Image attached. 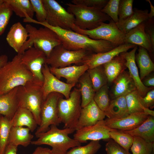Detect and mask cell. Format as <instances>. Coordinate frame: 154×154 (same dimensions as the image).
I'll return each instance as SVG.
<instances>
[{
	"instance_id": "cell-45",
	"label": "cell",
	"mask_w": 154,
	"mask_h": 154,
	"mask_svg": "<svg viewBox=\"0 0 154 154\" xmlns=\"http://www.w3.org/2000/svg\"><path fill=\"white\" fill-rule=\"evenodd\" d=\"M108 1L107 0H72L71 2L72 3L75 4L102 9L106 5Z\"/></svg>"
},
{
	"instance_id": "cell-2",
	"label": "cell",
	"mask_w": 154,
	"mask_h": 154,
	"mask_svg": "<svg viewBox=\"0 0 154 154\" xmlns=\"http://www.w3.org/2000/svg\"><path fill=\"white\" fill-rule=\"evenodd\" d=\"M21 54H17L0 70V96L34 80L23 63Z\"/></svg>"
},
{
	"instance_id": "cell-20",
	"label": "cell",
	"mask_w": 154,
	"mask_h": 154,
	"mask_svg": "<svg viewBox=\"0 0 154 154\" xmlns=\"http://www.w3.org/2000/svg\"><path fill=\"white\" fill-rule=\"evenodd\" d=\"M143 22L125 34L124 43L138 45L152 52L154 48L145 32Z\"/></svg>"
},
{
	"instance_id": "cell-46",
	"label": "cell",
	"mask_w": 154,
	"mask_h": 154,
	"mask_svg": "<svg viewBox=\"0 0 154 154\" xmlns=\"http://www.w3.org/2000/svg\"><path fill=\"white\" fill-rule=\"evenodd\" d=\"M142 105L144 107L151 110L154 107V90L149 91L143 97H140Z\"/></svg>"
},
{
	"instance_id": "cell-8",
	"label": "cell",
	"mask_w": 154,
	"mask_h": 154,
	"mask_svg": "<svg viewBox=\"0 0 154 154\" xmlns=\"http://www.w3.org/2000/svg\"><path fill=\"white\" fill-rule=\"evenodd\" d=\"M71 29L94 40L109 41L115 47L124 43L125 34L118 29L116 23L112 19L108 23H102L99 26L91 30H82L74 25Z\"/></svg>"
},
{
	"instance_id": "cell-3",
	"label": "cell",
	"mask_w": 154,
	"mask_h": 154,
	"mask_svg": "<svg viewBox=\"0 0 154 154\" xmlns=\"http://www.w3.org/2000/svg\"><path fill=\"white\" fill-rule=\"evenodd\" d=\"M75 131L70 128L60 129L56 125H51L47 131L36 136L38 139L32 141L31 144L48 145L52 147L51 154H66L70 149L81 145V143L69 136Z\"/></svg>"
},
{
	"instance_id": "cell-40",
	"label": "cell",
	"mask_w": 154,
	"mask_h": 154,
	"mask_svg": "<svg viewBox=\"0 0 154 154\" xmlns=\"http://www.w3.org/2000/svg\"><path fill=\"white\" fill-rule=\"evenodd\" d=\"M13 13L10 6L4 0L0 4V36L4 32Z\"/></svg>"
},
{
	"instance_id": "cell-35",
	"label": "cell",
	"mask_w": 154,
	"mask_h": 154,
	"mask_svg": "<svg viewBox=\"0 0 154 154\" xmlns=\"http://www.w3.org/2000/svg\"><path fill=\"white\" fill-rule=\"evenodd\" d=\"M12 127L11 120L0 115V154H4Z\"/></svg>"
},
{
	"instance_id": "cell-42",
	"label": "cell",
	"mask_w": 154,
	"mask_h": 154,
	"mask_svg": "<svg viewBox=\"0 0 154 154\" xmlns=\"http://www.w3.org/2000/svg\"><path fill=\"white\" fill-rule=\"evenodd\" d=\"M133 0H120L118 15L119 21L125 20L133 14Z\"/></svg>"
},
{
	"instance_id": "cell-44",
	"label": "cell",
	"mask_w": 154,
	"mask_h": 154,
	"mask_svg": "<svg viewBox=\"0 0 154 154\" xmlns=\"http://www.w3.org/2000/svg\"><path fill=\"white\" fill-rule=\"evenodd\" d=\"M107 154H131L128 151L111 139H110L105 146Z\"/></svg>"
},
{
	"instance_id": "cell-52",
	"label": "cell",
	"mask_w": 154,
	"mask_h": 154,
	"mask_svg": "<svg viewBox=\"0 0 154 154\" xmlns=\"http://www.w3.org/2000/svg\"><path fill=\"white\" fill-rule=\"evenodd\" d=\"M146 1L149 3L150 7V12L148 13L149 19H153L154 16V7L150 0H146Z\"/></svg>"
},
{
	"instance_id": "cell-15",
	"label": "cell",
	"mask_w": 154,
	"mask_h": 154,
	"mask_svg": "<svg viewBox=\"0 0 154 154\" xmlns=\"http://www.w3.org/2000/svg\"><path fill=\"white\" fill-rule=\"evenodd\" d=\"M136 46L131 44L124 43L107 52L98 53H90L85 58L81 63V65H86L88 69L103 65L121 53L127 51Z\"/></svg>"
},
{
	"instance_id": "cell-31",
	"label": "cell",
	"mask_w": 154,
	"mask_h": 154,
	"mask_svg": "<svg viewBox=\"0 0 154 154\" xmlns=\"http://www.w3.org/2000/svg\"><path fill=\"white\" fill-rule=\"evenodd\" d=\"M78 82L81 96V106L83 108L93 100L95 92L87 71L80 77Z\"/></svg>"
},
{
	"instance_id": "cell-43",
	"label": "cell",
	"mask_w": 154,
	"mask_h": 154,
	"mask_svg": "<svg viewBox=\"0 0 154 154\" xmlns=\"http://www.w3.org/2000/svg\"><path fill=\"white\" fill-rule=\"evenodd\" d=\"M33 10L36 14L37 21L39 23L46 21V13L42 0H30Z\"/></svg>"
},
{
	"instance_id": "cell-48",
	"label": "cell",
	"mask_w": 154,
	"mask_h": 154,
	"mask_svg": "<svg viewBox=\"0 0 154 154\" xmlns=\"http://www.w3.org/2000/svg\"><path fill=\"white\" fill-rule=\"evenodd\" d=\"M31 154H51V151L48 147H38Z\"/></svg>"
},
{
	"instance_id": "cell-10",
	"label": "cell",
	"mask_w": 154,
	"mask_h": 154,
	"mask_svg": "<svg viewBox=\"0 0 154 154\" xmlns=\"http://www.w3.org/2000/svg\"><path fill=\"white\" fill-rule=\"evenodd\" d=\"M63 96L59 93L51 92L43 100L40 112V123L35 133L36 136L47 131L51 125L58 126L61 123L58 115L57 106L59 99Z\"/></svg>"
},
{
	"instance_id": "cell-22",
	"label": "cell",
	"mask_w": 154,
	"mask_h": 154,
	"mask_svg": "<svg viewBox=\"0 0 154 154\" xmlns=\"http://www.w3.org/2000/svg\"><path fill=\"white\" fill-rule=\"evenodd\" d=\"M18 87L0 96V115L11 120L19 108L17 98Z\"/></svg>"
},
{
	"instance_id": "cell-14",
	"label": "cell",
	"mask_w": 154,
	"mask_h": 154,
	"mask_svg": "<svg viewBox=\"0 0 154 154\" xmlns=\"http://www.w3.org/2000/svg\"><path fill=\"white\" fill-rule=\"evenodd\" d=\"M110 128L107 126L105 120L100 121L96 124L76 131L74 139L81 143L88 140L99 141L110 139Z\"/></svg>"
},
{
	"instance_id": "cell-39",
	"label": "cell",
	"mask_w": 154,
	"mask_h": 154,
	"mask_svg": "<svg viewBox=\"0 0 154 154\" xmlns=\"http://www.w3.org/2000/svg\"><path fill=\"white\" fill-rule=\"evenodd\" d=\"M101 147L99 141H91L85 145L76 146L72 148L66 154H95Z\"/></svg>"
},
{
	"instance_id": "cell-26",
	"label": "cell",
	"mask_w": 154,
	"mask_h": 154,
	"mask_svg": "<svg viewBox=\"0 0 154 154\" xmlns=\"http://www.w3.org/2000/svg\"><path fill=\"white\" fill-rule=\"evenodd\" d=\"M103 66L108 81L110 83L113 82L127 68L126 60L123 53L103 65Z\"/></svg>"
},
{
	"instance_id": "cell-30",
	"label": "cell",
	"mask_w": 154,
	"mask_h": 154,
	"mask_svg": "<svg viewBox=\"0 0 154 154\" xmlns=\"http://www.w3.org/2000/svg\"><path fill=\"white\" fill-rule=\"evenodd\" d=\"M145 48L139 46L138 52L135 55L136 61L140 70V77L141 80L154 70V64Z\"/></svg>"
},
{
	"instance_id": "cell-50",
	"label": "cell",
	"mask_w": 154,
	"mask_h": 154,
	"mask_svg": "<svg viewBox=\"0 0 154 154\" xmlns=\"http://www.w3.org/2000/svg\"><path fill=\"white\" fill-rule=\"evenodd\" d=\"M17 147L10 144H8L4 154H17Z\"/></svg>"
},
{
	"instance_id": "cell-27",
	"label": "cell",
	"mask_w": 154,
	"mask_h": 154,
	"mask_svg": "<svg viewBox=\"0 0 154 154\" xmlns=\"http://www.w3.org/2000/svg\"><path fill=\"white\" fill-rule=\"evenodd\" d=\"M123 131L133 137H139L149 142H154V116H149L147 119L137 127Z\"/></svg>"
},
{
	"instance_id": "cell-18",
	"label": "cell",
	"mask_w": 154,
	"mask_h": 154,
	"mask_svg": "<svg viewBox=\"0 0 154 154\" xmlns=\"http://www.w3.org/2000/svg\"><path fill=\"white\" fill-rule=\"evenodd\" d=\"M137 49L136 46L129 52H123L126 60V65L129 70V75L135 83L136 90L142 97L153 88H148L145 86L141 80L135 60V54Z\"/></svg>"
},
{
	"instance_id": "cell-37",
	"label": "cell",
	"mask_w": 154,
	"mask_h": 154,
	"mask_svg": "<svg viewBox=\"0 0 154 154\" xmlns=\"http://www.w3.org/2000/svg\"><path fill=\"white\" fill-rule=\"evenodd\" d=\"M130 149L132 154H154V143L139 137H133Z\"/></svg>"
},
{
	"instance_id": "cell-1",
	"label": "cell",
	"mask_w": 154,
	"mask_h": 154,
	"mask_svg": "<svg viewBox=\"0 0 154 154\" xmlns=\"http://www.w3.org/2000/svg\"><path fill=\"white\" fill-rule=\"evenodd\" d=\"M36 23L52 29L58 35L61 44L67 49L76 51L84 50L93 53H98L108 51L115 47L110 42L104 40H95L88 36L72 30L64 29L48 25L45 21Z\"/></svg>"
},
{
	"instance_id": "cell-32",
	"label": "cell",
	"mask_w": 154,
	"mask_h": 154,
	"mask_svg": "<svg viewBox=\"0 0 154 154\" xmlns=\"http://www.w3.org/2000/svg\"><path fill=\"white\" fill-rule=\"evenodd\" d=\"M13 12L17 16L24 18L33 19L34 12L29 0H5Z\"/></svg>"
},
{
	"instance_id": "cell-34",
	"label": "cell",
	"mask_w": 154,
	"mask_h": 154,
	"mask_svg": "<svg viewBox=\"0 0 154 154\" xmlns=\"http://www.w3.org/2000/svg\"><path fill=\"white\" fill-rule=\"evenodd\" d=\"M141 96L137 90L128 93L125 96L126 104L129 114L144 112L146 108L142 105L140 97Z\"/></svg>"
},
{
	"instance_id": "cell-29",
	"label": "cell",
	"mask_w": 154,
	"mask_h": 154,
	"mask_svg": "<svg viewBox=\"0 0 154 154\" xmlns=\"http://www.w3.org/2000/svg\"><path fill=\"white\" fill-rule=\"evenodd\" d=\"M104 113L106 116L109 119L120 118L128 115L129 114L125 96L113 99L110 101L109 106Z\"/></svg>"
},
{
	"instance_id": "cell-17",
	"label": "cell",
	"mask_w": 154,
	"mask_h": 154,
	"mask_svg": "<svg viewBox=\"0 0 154 154\" xmlns=\"http://www.w3.org/2000/svg\"><path fill=\"white\" fill-rule=\"evenodd\" d=\"M105 116L104 112L98 107L93 100L82 108L75 130L94 125L104 120Z\"/></svg>"
},
{
	"instance_id": "cell-47",
	"label": "cell",
	"mask_w": 154,
	"mask_h": 154,
	"mask_svg": "<svg viewBox=\"0 0 154 154\" xmlns=\"http://www.w3.org/2000/svg\"><path fill=\"white\" fill-rule=\"evenodd\" d=\"M145 31L150 40L154 48V18L148 19L144 22Z\"/></svg>"
},
{
	"instance_id": "cell-13",
	"label": "cell",
	"mask_w": 154,
	"mask_h": 154,
	"mask_svg": "<svg viewBox=\"0 0 154 154\" xmlns=\"http://www.w3.org/2000/svg\"><path fill=\"white\" fill-rule=\"evenodd\" d=\"M46 58V56L42 51L33 46L21 54V60L31 72L34 80L43 82L42 69L45 63Z\"/></svg>"
},
{
	"instance_id": "cell-36",
	"label": "cell",
	"mask_w": 154,
	"mask_h": 154,
	"mask_svg": "<svg viewBox=\"0 0 154 154\" xmlns=\"http://www.w3.org/2000/svg\"><path fill=\"white\" fill-rule=\"evenodd\" d=\"M109 135L110 139L129 151L133 143V137L123 131L110 128Z\"/></svg>"
},
{
	"instance_id": "cell-51",
	"label": "cell",
	"mask_w": 154,
	"mask_h": 154,
	"mask_svg": "<svg viewBox=\"0 0 154 154\" xmlns=\"http://www.w3.org/2000/svg\"><path fill=\"white\" fill-rule=\"evenodd\" d=\"M8 62V57L6 54L0 56V70L3 68Z\"/></svg>"
},
{
	"instance_id": "cell-53",
	"label": "cell",
	"mask_w": 154,
	"mask_h": 154,
	"mask_svg": "<svg viewBox=\"0 0 154 154\" xmlns=\"http://www.w3.org/2000/svg\"><path fill=\"white\" fill-rule=\"evenodd\" d=\"M4 0H0V4L3 2Z\"/></svg>"
},
{
	"instance_id": "cell-49",
	"label": "cell",
	"mask_w": 154,
	"mask_h": 154,
	"mask_svg": "<svg viewBox=\"0 0 154 154\" xmlns=\"http://www.w3.org/2000/svg\"><path fill=\"white\" fill-rule=\"evenodd\" d=\"M143 85L147 87L153 88L154 86V77L149 76L142 81Z\"/></svg>"
},
{
	"instance_id": "cell-41",
	"label": "cell",
	"mask_w": 154,
	"mask_h": 154,
	"mask_svg": "<svg viewBox=\"0 0 154 154\" xmlns=\"http://www.w3.org/2000/svg\"><path fill=\"white\" fill-rule=\"evenodd\" d=\"M120 0L108 1L101 11L109 16L116 23L119 21L118 10Z\"/></svg>"
},
{
	"instance_id": "cell-11",
	"label": "cell",
	"mask_w": 154,
	"mask_h": 154,
	"mask_svg": "<svg viewBox=\"0 0 154 154\" xmlns=\"http://www.w3.org/2000/svg\"><path fill=\"white\" fill-rule=\"evenodd\" d=\"M45 9L46 22L49 25L61 29L72 30L75 18L55 0H42Z\"/></svg>"
},
{
	"instance_id": "cell-19",
	"label": "cell",
	"mask_w": 154,
	"mask_h": 154,
	"mask_svg": "<svg viewBox=\"0 0 154 154\" xmlns=\"http://www.w3.org/2000/svg\"><path fill=\"white\" fill-rule=\"evenodd\" d=\"M88 69L86 64L73 65L66 67L56 68L50 67V71L56 78L60 80L64 78L66 80V83L76 84L80 77Z\"/></svg>"
},
{
	"instance_id": "cell-24",
	"label": "cell",
	"mask_w": 154,
	"mask_h": 154,
	"mask_svg": "<svg viewBox=\"0 0 154 154\" xmlns=\"http://www.w3.org/2000/svg\"><path fill=\"white\" fill-rule=\"evenodd\" d=\"M133 10V14L129 17L119 21L116 23L118 29L125 34L149 19L148 10H142L135 8Z\"/></svg>"
},
{
	"instance_id": "cell-25",
	"label": "cell",
	"mask_w": 154,
	"mask_h": 154,
	"mask_svg": "<svg viewBox=\"0 0 154 154\" xmlns=\"http://www.w3.org/2000/svg\"><path fill=\"white\" fill-rule=\"evenodd\" d=\"M12 126H26L33 132L38 125L31 112L26 108L19 107L11 120Z\"/></svg>"
},
{
	"instance_id": "cell-23",
	"label": "cell",
	"mask_w": 154,
	"mask_h": 154,
	"mask_svg": "<svg viewBox=\"0 0 154 154\" xmlns=\"http://www.w3.org/2000/svg\"><path fill=\"white\" fill-rule=\"evenodd\" d=\"M112 96V99L123 96L136 90L133 81L128 72L124 71L113 81Z\"/></svg>"
},
{
	"instance_id": "cell-9",
	"label": "cell",
	"mask_w": 154,
	"mask_h": 154,
	"mask_svg": "<svg viewBox=\"0 0 154 154\" xmlns=\"http://www.w3.org/2000/svg\"><path fill=\"white\" fill-rule=\"evenodd\" d=\"M93 53L84 50L67 49L61 44L55 46L46 57L45 64L52 68H62L72 64H81L89 54Z\"/></svg>"
},
{
	"instance_id": "cell-38",
	"label": "cell",
	"mask_w": 154,
	"mask_h": 154,
	"mask_svg": "<svg viewBox=\"0 0 154 154\" xmlns=\"http://www.w3.org/2000/svg\"><path fill=\"white\" fill-rule=\"evenodd\" d=\"M106 84L95 92L93 100L98 107L104 112L107 109L110 100L109 95V88Z\"/></svg>"
},
{
	"instance_id": "cell-16",
	"label": "cell",
	"mask_w": 154,
	"mask_h": 154,
	"mask_svg": "<svg viewBox=\"0 0 154 154\" xmlns=\"http://www.w3.org/2000/svg\"><path fill=\"white\" fill-rule=\"evenodd\" d=\"M148 115L144 112L131 114L122 118L105 120L109 128L122 131L130 130L137 127L147 118Z\"/></svg>"
},
{
	"instance_id": "cell-28",
	"label": "cell",
	"mask_w": 154,
	"mask_h": 154,
	"mask_svg": "<svg viewBox=\"0 0 154 154\" xmlns=\"http://www.w3.org/2000/svg\"><path fill=\"white\" fill-rule=\"evenodd\" d=\"M30 129L23 127L12 126L10 130L8 144L18 147L21 145L24 147L31 144L33 135Z\"/></svg>"
},
{
	"instance_id": "cell-21",
	"label": "cell",
	"mask_w": 154,
	"mask_h": 154,
	"mask_svg": "<svg viewBox=\"0 0 154 154\" xmlns=\"http://www.w3.org/2000/svg\"><path fill=\"white\" fill-rule=\"evenodd\" d=\"M28 37V33L25 27L18 22L10 27L6 40L9 45L18 53Z\"/></svg>"
},
{
	"instance_id": "cell-33",
	"label": "cell",
	"mask_w": 154,
	"mask_h": 154,
	"mask_svg": "<svg viewBox=\"0 0 154 154\" xmlns=\"http://www.w3.org/2000/svg\"><path fill=\"white\" fill-rule=\"evenodd\" d=\"M87 72L95 92L107 84L108 81L103 65L88 69Z\"/></svg>"
},
{
	"instance_id": "cell-6",
	"label": "cell",
	"mask_w": 154,
	"mask_h": 154,
	"mask_svg": "<svg viewBox=\"0 0 154 154\" xmlns=\"http://www.w3.org/2000/svg\"><path fill=\"white\" fill-rule=\"evenodd\" d=\"M66 4L68 6L67 11L74 17V25L81 29H93L102 23L111 19L101 11V9L71 3Z\"/></svg>"
},
{
	"instance_id": "cell-5",
	"label": "cell",
	"mask_w": 154,
	"mask_h": 154,
	"mask_svg": "<svg viewBox=\"0 0 154 154\" xmlns=\"http://www.w3.org/2000/svg\"><path fill=\"white\" fill-rule=\"evenodd\" d=\"M43 82L35 80L18 87L17 98L19 107L30 110L38 125L41 122L40 112L44 100L42 89Z\"/></svg>"
},
{
	"instance_id": "cell-4",
	"label": "cell",
	"mask_w": 154,
	"mask_h": 154,
	"mask_svg": "<svg viewBox=\"0 0 154 154\" xmlns=\"http://www.w3.org/2000/svg\"><path fill=\"white\" fill-rule=\"evenodd\" d=\"M25 27L29 38L21 48L18 54H22L33 46L42 51L47 57L54 48L61 44L57 34L48 27H44L37 29L28 24Z\"/></svg>"
},
{
	"instance_id": "cell-12",
	"label": "cell",
	"mask_w": 154,
	"mask_h": 154,
	"mask_svg": "<svg viewBox=\"0 0 154 154\" xmlns=\"http://www.w3.org/2000/svg\"><path fill=\"white\" fill-rule=\"evenodd\" d=\"M42 72L44 78L42 86L44 100L49 94L53 92L59 93L66 99L69 98L75 84H68L58 79L51 73L49 66L46 64L42 66Z\"/></svg>"
},
{
	"instance_id": "cell-7",
	"label": "cell",
	"mask_w": 154,
	"mask_h": 154,
	"mask_svg": "<svg viewBox=\"0 0 154 154\" xmlns=\"http://www.w3.org/2000/svg\"><path fill=\"white\" fill-rule=\"evenodd\" d=\"M63 96L59 99L57 106L58 115L64 128L75 129L82 109L81 96L78 88H74L67 99Z\"/></svg>"
}]
</instances>
